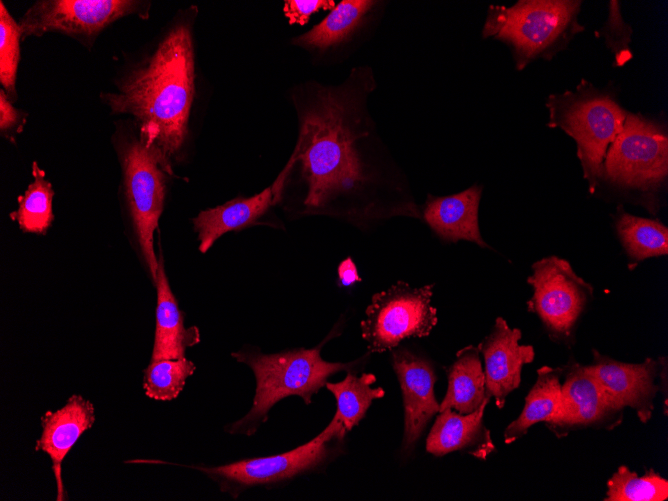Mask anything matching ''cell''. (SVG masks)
<instances>
[{"label":"cell","mask_w":668,"mask_h":501,"mask_svg":"<svg viewBox=\"0 0 668 501\" xmlns=\"http://www.w3.org/2000/svg\"><path fill=\"white\" fill-rule=\"evenodd\" d=\"M521 331L510 328L498 317L492 331L479 344L484 358L486 394L494 397L498 408L504 407L507 396L517 389L521 382V371L535 357L530 345H521Z\"/></svg>","instance_id":"cell-15"},{"label":"cell","mask_w":668,"mask_h":501,"mask_svg":"<svg viewBox=\"0 0 668 501\" xmlns=\"http://www.w3.org/2000/svg\"><path fill=\"white\" fill-rule=\"evenodd\" d=\"M478 347L459 350L447 370L448 387L439 412L452 409L460 414L474 412L488 396Z\"/></svg>","instance_id":"cell-21"},{"label":"cell","mask_w":668,"mask_h":501,"mask_svg":"<svg viewBox=\"0 0 668 501\" xmlns=\"http://www.w3.org/2000/svg\"><path fill=\"white\" fill-rule=\"evenodd\" d=\"M527 282L533 295L527 302L552 339L567 341L593 295V288L562 258L550 256L532 265Z\"/></svg>","instance_id":"cell-10"},{"label":"cell","mask_w":668,"mask_h":501,"mask_svg":"<svg viewBox=\"0 0 668 501\" xmlns=\"http://www.w3.org/2000/svg\"><path fill=\"white\" fill-rule=\"evenodd\" d=\"M149 6L133 0H39L18 23L22 38L59 32L91 45L104 28L122 17H148Z\"/></svg>","instance_id":"cell-9"},{"label":"cell","mask_w":668,"mask_h":501,"mask_svg":"<svg viewBox=\"0 0 668 501\" xmlns=\"http://www.w3.org/2000/svg\"><path fill=\"white\" fill-rule=\"evenodd\" d=\"M32 170L34 181L26 192L18 197V209L10 213V217L18 222L24 232L45 234L54 219V190L45 179V172L36 162L33 163Z\"/></svg>","instance_id":"cell-26"},{"label":"cell","mask_w":668,"mask_h":501,"mask_svg":"<svg viewBox=\"0 0 668 501\" xmlns=\"http://www.w3.org/2000/svg\"><path fill=\"white\" fill-rule=\"evenodd\" d=\"M606 45L615 55L616 65H624L632 57L631 43L632 29L627 25L620 13V6L617 1H610L609 16L607 22L602 28Z\"/></svg>","instance_id":"cell-30"},{"label":"cell","mask_w":668,"mask_h":501,"mask_svg":"<svg viewBox=\"0 0 668 501\" xmlns=\"http://www.w3.org/2000/svg\"><path fill=\"white\" fill-rule=\"evenodd\" d=\"M581 1L520 0L510 7L490 6L483 37L507 43L518 70L538 58H551L577 32Z\"/></svg>","instance_id":"cell-4"},{"label":"cell","mask_w":668,"mask_h":501,"mask_svg":"<svg viewBox=\"0 0 668 501\" xmlns=\"http://www.w3.org/2000/svg\"><path fill=\"white\" fill-rule=\"evenodd\" d=\"M334 7L333 0H287L283 11L290 24L305 25L314 13Z\"/></svg>","instance_id":"cell-31"},{"label":"cell","mask_w":668,"mask_h":501,"mask_svg":"<svg viewBox=\"0 0 668 501\" xmlns=\"http://www.w3.org/2000/svg\"><path fill=\"white\" fill-rule=\"evenodd\" d=\"M240 363L248 365L256 379L252 407L226 430L231 434L252 435L266 421L270 409L280 400L299 396L308 405L312 396L325 386L327 379L341 370L349 371L355 362H327L321 358L320 346L293 349L276 354L254 350L232 353Z\"/></svg>","instance_id":"cell-3"},{"label":"cell","mask_w":668,"mask_h":501,"mask_svg":"<svg viewBox=\"0 0 668 501\" xmlns=\"http://www.w3.org/2000/svg\"><path fill=\"white\" fill-rule=\"evenodd\" d=\"M95 422L93 404L74 394L59 409L46 411L41 417L42 433L35 444L36 451L46 453L52 462L57 495L56 500H65L62 481V462L81 435Z\"/></svg>","instance_id":"cell-16"},{"label":"cell","mask_w":668,"mask_h":501,"mask_svg":"<svg viewBox=\"0 0 668 501\" xmlns=\"http://www.w3.org/2000/svg\"><path fill=\"white\" fill-rule=\"evenodd\" d=\"M156 328L151 361L183 358L188 347L199 343L200 333L196 326L186 328L184 316L173 295L166 273L162 254L158 259Z\"/></svg>","instance_id":"cell-20"},{"label":"cell","mask_w":668,"mask_h":501,"mask_svg":"<svg viewBox=\"0 0 668 501\" xmlns=\"http://www.w3.org/2000/svg\"><path fill=\"white\" fill-rule=\"evenodd\" d=\"M482 187L474 185L460 193L448 196L428 195L423 218L429 227L444 241L474 242L488 247L482 239L478 210Z\"/></svg>","instance_id":"cell-19"},{"label":"cell","mask_w":668,"mask_h":501,"mask_svg":"<svg viewBox=\"0 0 668 501\" xmlns=\"http://www.w3.org/2000/svg\"><path fill=\"white\" fill-rule=\"evenodd\" d=\"M375 382L376 376L372 373L356 376L351 372L338 383L326 382L325 387L332 392L337 402V410L331 421L338 426L343 436L360 423L373 400L384 396L381 387H371Z\"/></svg>","instance_id":"cell-23"},{"label":"cell","mask_w":668,"mask_h":501,"mask_svg":"<svg viewBox=\"0 0 668 501\" xmlns=\"http://www.w3.org/2000/svg\"><path fill=\"white\" fill-rule=\"evenodd\" d=\"M195 369V364L185 357L150 361L143 374L146 396L161 401L175 399Z\"/></svg>","instance_id":"cell-28"},{"label":"cell","mask_w":668,"mask_h":501,"mask_svg":"<svg viewBox=\"0 0 668 501\" xmlns=\"http://www.w3.org/2000/svg\"><path fill=\"white\" fill-rule=\"evenodd\" d=\"M605 501H665L668 481L650 469L639 476L627 466H620L606 484Z\"/></svg>","instance_id":"cell-27"},{"label":"cell","mask_w":668,"mask_h":501,"mask_svg":"<svg viewBox=\"0 0 668 501\" xmlns=\"http://www.w3.org/2000/svg\"><path fill=\"white\" fill-rule=\"evenodd\" d=\"M291 170L288 161L272 185L262 192L248 197H237L215 208L201 211L192 222L200 241L199 250L205 253L213 243L229 231L253 224L280 197L287 174Z\"/></svg>","instance_id":"cell-17"},{"label":"cell","mask_w":668,"mask_h":501,"mask_svg":"<svg viewBox=\"0 0 668 501\" xmlns=\"http://www.w3.org/2000/svg\"><path fill=\"white\" fill-rule=\"evenodd\" d=\"M667 174L666 130L641 114L627 113L606 152L602 178L621 188L646 191L659 187Z\"/></svg>","instance_id":"cell-7"},{"label":"cell","mask_w":668,"mask_h":501,"mask_svg":"<svg viewBox=\"0 0 668 501\" xmlns=\"http://www.w3.org/2000/svg\"><path fill=\"white\" fill-rule=\"evenodd\" d=\"M586 367L619 405L633 409L642 423L651 419L656 395L666 382H657L667 375L665 357L625 363L593 350V360Z\"/></svg>","instance_id":"cell-13"},{"label":"cell","mask_w":668,"mask_h":501,"mask_svg":"<svg viewBox=\"0 0 668 501\" xmlns=\"http://www.w3.org/2000/svg\"><path fill=\"white\" fill-rule=\"evenodd\" d=\"M548 126L560 128L574 139L583 176L594 193L602 178L606 152L621 131L627 112L608 92L581 80L575 91L548 97Z\"/></svg>","instance_id":"cell-5"},{"label":"cell","mask_w":668,"mask_h":501,"mask_svg":"<svg viewBox=\"0 0 668 501\" xmlns=\"http://www.w3.org/2000/svg\"><path fill=\"white\" fill-rule=\"evenodd\" d=\"M391 363L403 398V449L409 450L439 412L440 403L434 394L437 377L430 362L404 348L392 349Z\"/></svg>","instance_id":"cell-14"},{"label":"cell","mask_w":668,"mask_h":501,"mask_svg":"<svg viewBox=\"0 0 668 501\" xmlns=\"http://www.w3.org/2000/svg\"><path fill=\"white\" fill-rule=\"evenodd\" d=\"M560 401L546 426L558 437L580 429L611 430L623 421L624 408L601 386L586 366L570 361L562 368Z\"/></svg>","instance_id":"cell-12"},{"label":"cell","mask_w":668,"mask_h":501,"mask_svg":"<svg viewBox=\"0 0 668 501\" xmlns=\"http://www.w3.org/2000/svg\"><path fill=\"white\" fill-rule=\"evenodd\" d=\"M376 3L371 0H343L320 23L293 42L318 50L335 46L350 36Z\"/></svg>","instance_id":"cell-24"},{"label":"cell","mask_w":668,"mask_h":501,"mask_svg":"<svg viewBox=\"0 0 668 501\" xmlns=\"http://www.w3.org/2000/svg\"><path fill=\"white\" fill-rule=\"evenodd\" d=\"M27 114L16 109L3 89L0 90V131L5 138L13 139L20 133Z\"/></svg>","instance_id":"cell-32"},{"label":"cell","mask_w":668,"mask_h":501,"mask_svg":"<svg viewBox=\"0 0 668 501\" xmlns=\"http://www.w3.org/2000/svg\"><path fill=\"white\" fill-rule=\"evenodd\" d=\"M562 373V368L549 366L537 370V379L525 398L522 412L504 430L506 444L524 436L534 424L546 423L555 415L560 401Z\"/></svg>","instance_id":"cell-22"},{"label":"cell","mask_w":668,"mask_h":501,"mask_svg":"<svg viewBox=\"0 0 668 501\" xmlns=\"http://www.w3.org/2000/svg\"><path fill=\"white\" fill-rule=\"evenodd\" d=\"M192 23L180 19L153 52L101 98L113 114L134 117L138 137L157 150L171 168L187 134L195 93Z\"/></svg>","instance_id":"cell-2"},{"label":"cell","mask_w":668,"mask_h":501,"mask_svg":"<svg viewBox=\"0 0 668 501\" xmlns=\"http://www.w3.org/2000/svg\"><path fill=\"white\" fill-rule=\"evenodd\" d=\"M121 164L126 200L144 260L155 283L158 259L154 232L158 227L166 196V175L172 174L161 154L137 137L121 147Z\"/></svg>","instance_id":"cell-6"},{"label":"cell","mask_w":668,"mask_h":501,"mask_svg":"<svg viewBox=\"0 0 668 501\" xmlns=\"http://www.w3.org/2000/svg\"><path fill=\"white\" fill-rule=\"evenodd\" d=\"M20 39L22 31L19 23L0 2V83L11 102L17 98L16 75L20 61Z\"/></svg>","instance_id":"cell-29"},{"label":"cell","mask_w":668,"mask_h":501,"mask_svg":"<svg viewBox=\"0 0 668 501\" xmlns=\"http://www.w3.org/2000/svg\"><path fill=\"white\" fill-rule=\"evenodd\" d=\"M339 282L342 286H351L361 281L356 266L350 258L340 263L338 268Z\"/></svg>","instance_id":"cell-33"},{"label":"cell","mask_w":668,"mask_h":501,"mask_svg":"<svg viewBox=\"0 0 668 501\" xmlns=\"http://www.w3.org/2000/svg\"><path fill=\"white\" fill-rule=\"evenodd\" d=\"M490 399L488 395L479 408L469 414L452 409L439 412L426 439V451L437 457L461 451L485 460L495 451L490 431L483 422Z\"/></svg>","instance_id":"cell-18"},{"label":"cell","mask_w":668,"mask_h":501,"mask_svg":"<svg viewBox=\"0 0 668 501\" xmlns=\"http://www.w3.org/2000/svg\"><path fill=\"white\" fill-rule=\"evenodd\" d=\"M615 228L634 264L668 253V229L658 220L634 216L622 209L616 216Z\"/></svg>","instance_id":"cell-25"},{"label":"cell","mask_w":668,"mask_h":501,"mask_svg":"<svg viewBox=\"0 0 668 501\" xmlns=\"http://www.w3.org/2000/svg\"><path fill=\"white\" fill-rule=\"evenodd\" d=\"M333 439L339 440V434L335 424L330 422L319 435L293 450L221 466L195 468L216 481L221 491L236 497L246 488L279 483L318 466L327 458L328 443Z\"/></svg>","instance_id":"cell-11"},{"label":"cell","mask_w":668,"mask_h":501,"mask_svg":"<svg viewBox=\"0 0 668 501\" xmlns=\"http://www.w3.org/2000/svg\"><path fill=\"white\" fill-rule=\"evenodd\" d=\"M375 85L372 70L359 67L338 86L312 83L299 90V138L290 160L300 164L308 209H322L368 183L359 145L374 131L366 102Z\"/></svg>","instance_id":"cell-1"},{"label":"cell","mask_w":668,"mask_h":501,"mask_svg":"<svg viewBox=\"0 0 668 501\" xmlns=\"http://www.w3.org/2000/svg\"><path fill=\"white\" fill-rule=\"evenodd\" d=\"M433 287L412 288L398 281L374 294L361 322L369 351L392 350L405 339L428 336L437 324V310L431 305Z\"/></svg>","instance_id":"cell-8"}]
</instances>
